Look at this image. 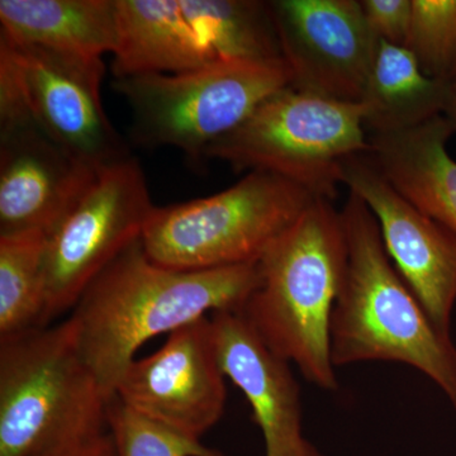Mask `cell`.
Instances as JSON below:
<instances>
[{
  "instance_id": "cell-1",
  "label": "cell",
  "mask_w": 456,
  "mask_h": 456,
  "mask_svg": "<svg viewBox=\"0 0 456 456\" xmlns=\"http://www.w3.org/2000/svg\"><path fill=\"white\" fill-rule=\"evenodd\" d=\"M257 281V263L200 272L164 268L149 259L139 240L90 283L73 308L84 359L113 398L145 342L208 312L241 311Z\"/></svg>"
},
{
  "instance_id": "cell-2",
  "label": "cell",
  "mask_w": 456,
  "mask_h": 456,
  "mask_svg": "<svg viewBox=\"0 0 456 456\" xmlns=\"http://www.w3.org/2000/svg\"><path fill=\"white\" fill-rule=\"evenodd\" d=\"M347 269L330 325L335 367L402 362L439 386L456 411V346L393 265L373 212L350 193L341 209Z\"/></svg>"
},
{
  "instance_id": "cell-3",
  "label": "cell",
  "mask_w": 456,
  "mask_h": 456,
  "mask_svg": "<svg viewBox=\"0 0 456 456\" xmlns=\"http://www.w3.org/2000/svg\"><path fill=\"white\" fill-rule=\"evenodd\" d=\"M347 269L341 211L317 198L257 261L241 312L263 341L318 388H338L330 325Z\"/></svg>"
},
{
  "instance_id": "cell-4",
  "label": "cell",
  "mask_w": 456,
  "mask_h": 456,
  "mask_svg": "<svg viewBox=\"0 0 456 456\" xmlns=\"http://www.w3.org/2000/svg\"><path fill=\"white\" fill-rule=\"evenodd\" d=\"M110 399L73 317L0 340V456H42L107 431Z\"/></svg>"
},
{
  "instance_id": "cell-5",
  "label": "cell",
  "mask_w": 456,
  "mask_h": 456,
  "mask_svg": "<svg viewBox=\"0 0 456 456\" xmlns=\"http://www.w3.org/2000/svg\"><path fill=\"white\" fill-rule=\"evenodd\" d=\"M316 197L264 171L213 196L155 207L143 250L164 268L200 272L256 264Z\"/></svg>"
},
{
  "instance_id": "cell-6",
  "label": "cell",
  "mask_w": 456,
  "mask_h": 456,
  "mask_svg": "<svg viewBox=\"0 0 456 456\" xmlns=\"http://www.w3.org/2000/svg\"><path fill=\"white\" fill-rule=\"evenodd\" d=\"M113 77L184 74L241 60L281 57L269 2L117 0Z\"/></svg>"
},
{
  "instance_id": "cell-7",
  "label": "cell",
  "mask_w": 456,
  "mask_h": 456,
  "mask_svg": "<svg viewBox=\"0 0 456 456\" xmlns=\"http://www.w3.org/2000/svg\"><path fill=\"white\" fill-rule=\"evenodd\" d=\"M362 103L336 101L292 84L273 94L206 159L236 170L274 174L332 200L349 159L369 151Z\"/></svg>"
},
{
  "instance_id": "cell-8",
  "label": "cell",
  "mask_w": 456,
  "mask_h": 456,
  "mask_svg": "<svg viewBox=\"0 0 456 456\" xmlns=\"http://www.w3.org/2000/svg\"><path fill=\"white\" fill-rule=\"evenodd\" d=\"M292 80L283 59L241 60L193 73L116 77L112 86L131 107L134 142L175 147L200 164Z\"/></svg>"
},
{
  "instance_id": "cell-9",
  "label": "cell",
  "mask_w": 456,
  "mask_h": 456,
  "mask_svg": "<svg viewBox=\"0 0 456 456\" xmlns=\"http://www.w3.org/2000/svg\"><path fill=\"white\" fill-rule=\"evenodd\" d=\"M104 64H90L0 35V123L28 119L101 170L130 158L101 98Z\"/></svg>"
},
{
  "instance_id": "cell-10",
  "label": "cell",
  "mask_w": 456,
  "mask_h": 456,
  "mask_svg": "<svg viewBox=\"0 0 456 456\" xmlns=\"http://www.w3.org/2000/svg\"><path fill=\"white\" fill-rule=\"evenodd\" d=\"M155 206L134 159L97 175L49 237L45 253L46 321L74 308L95 278L142 239Z\"/></svg>"
},
{
  "instance_id": "cell-11",
  "label": "cell",
  "mask_w": 456,
  "mask_h": 456,
  "mask_svg": "<svg viewBox=\"0 0 456 456\" xmlns=\"http://www.w3.org/2000/svg\"><path fill=\"white\" fill-rule=\"evenodd\" d=\"M224 382L212 320L203 317L171 332L151 355L134 360L114 397L152 421L200 439L224 415Z\"/></svg>"
},
{
  "instance_id": "cell-12",
  "label": "cell",
  "mask_w": 456,
  "mask_h": 456,
  "mask_svg": "<svg viewBox=\"0 0 456 456\" xmlns=\"http://www.w3.org/2000/svg\"><path fill=\"white\" fill-rule=\"evenodd\" d=\"M292 86L360 103L379 41L359 0L269 2Z\"/></svg>"
},
{
  "instance_id": "cell-13",
  "label": "cell",
  "mask_w": 456,
  "mask_h": 456,
  "mask_svg": "<svg viewBox=\"0 0 456 456\" xmlns=\"http://www.w3.org/2000/svg\"><path fill=\"white\" fill-rule=\"evenodd\" d=\"M342 184L373 212L395 269L432 322L450 334L456 303V232L399 196L367 155L345 163Z\"/></svg>"
},
{
  "instance_id": "cell-14",
  "label": "cell",
  "mask_w": 456,
  "mask_h": 456,
  "mask_svg": "<svg viewBox=\"0 0 456 456\" xmlns=\"http://www.w3.org/2000/svg\"><path fill=\"white\" fill-rule=\"evenodd\" d=\"M97 173L28 119L0 123V236L49 237Z\"/></svg>"
},
{
  "instance_id": "cell-15",
  "label": "cell",
  "mask_w": 456,
  "mask_h": 456,
  "mask_svg": "<svg viewBox=\"0 0 456 456\" xmlns=\"http://www.w3.org/2000/svg\"><path fill=\"white\" fill-rule=\"evenodd\" d=\"M211 320L222 370L253 408L265 456H316L303 435L301 389L290 362L270 349L241 311L215 312Z\"/></svg>"
},
{
  "instance_id": "cell-16",
  "label": "cell",
  "mask_w": 456,
  "mask_h": 456,
  "mask_svg": "<svg viewBox=\"0 0 456 456\" xmlns=\"http://www.w3.org/2000/svg\"><path fill=\"white\" fill-rule=\"evenodd\" d=\"M454 134L445 116L435 117L410 130L370 134L365 155L399 196L456 232V161L448 151Z\"/></svg>"
},
{
  "instance_id": "cell-17",
  "label": "cell",
  "mask_w": 456,
  "mask_h": 456,
  "mask_svg": "<svg viewBox=\"0 0 456 456\" xmlns=\"http://www.w3.org/2000/svg\"><path fill=\"white\" fill-rule=\"evenodd\" d=\"M0 35L90 64L119 41L117 0H0Z\"/></svg>"
},
{
  "instance_id": "cell-18",
  "label": "cell",
  "mask_w": 456,
  "mask_h": 456,
  "mask_svg": "<svg viewBox=\"0 0 456 456\" xmlns=\"http://www.w3.org/2000/svg\"><path fill=\"white\" fill-rule=\"evenodd\" d=\"M452 88L449 80L426 75L407 47L380 41L360 101L365 128L371 134H393L444 116Z\"/></svg>"
},
{
  "instance_id": "cell-19",
  "label": "cell",
  "mask_w": 456,
  "mask_h": 456,
  "mask_svg": "<svg viewBox=\"0 0 456 456\" xmlns=\"http://www.w3.org/2000/svg\"><path fill=\"white\" fill-rule=\"evenodd\" d=\"M41 232L0 236V340L47 326Z\"/></svg>"
},
{
  "instance_id": "cell-20",
  "label": "cell",
  "mask_w": 456,
  "mask_h": 456,
  "mask_svg": "<svg viewBox=\"0 0 456 456\" xmlns=\"http://www.w3.org/2000/svg\"><path fill=\"white\" fill-rule=\"evenodd\" d=\"M107 430L116 456H224L200 439L134 412L117 397L108 404Z\"/></svg>"
},
{
  "instance_id": "cell-21",
  "label": "cell",
  "mask_w": 456,
  "mask_h": 456,
  "mask_svg": "<svg viewBox=\"0 0 456 456\" xmlns=\"http://www.w3.org/2000/svg\"><path fill=\"white\" fill-rule=\"evenodd\" d=\"M406 47L422 70L452 83L456 74V0H412Z\"/></svg>"
},
{
  "instance_id": "cell-22",
  "label": "cell",
  "mask_w": 456,
  "mask_h": 456,
  "mask_svg": "<svg viewBox=\"0 0 456 456\" xmlns=\"http://www.w3.org/2000/svg\"><path fill=\"white\" fill-rule=\"evenodd\" d=\"M362 7L378 41L406 47L412 23V0H362Z\"/></svg>"
},
{
  "instance_id": "cell-23",
  "label": "cell",
  "mask_w": 456,
  "mask_h": 456,
  "mask_svg": "<svg viewBox=\"0 0 456 456\" xmlns=\"http://www.w3.org/2000/svg\"><path fill=\"white\" fill-rule=\"evenodd\" d=\"M42 456H116V449H114L112 435L107 430L90 439Z\"/></svg>"
},
{
  "instance_id": "cell-24",
  "label": "cell",
  "mask_w": 456,
  "mask_h": 456,
  "mask_svg": "<svg viewBox=\"0 0 456 456\" xmlns=\"http://www.w3.org/2000/svg\"><path fill=\"white\" fill-rule=\"evenodd\" d=\"M444 116L446 117V119H448L450 125H452V130H454L456 134V86L452 88V95H450L449 103L448 106H446Z\"/></svg>"
},
{
  "instance_id": "cell-25",
  "label": "cell",
  "mask_w": 456,
  "mask_h": 456,
  "mask_svg": "<svg viewBox=\"0 0 456 456\" xmlns=\"http://www.w3.org/2000/svg\"><path fill=\"white\" fill-rule=\"evenodd\" d=\"M452 86H456V74H455L454 79H452Z\"/></svg>"
},
{
  "instance_id": "cell-26",
  "label": "cell",
  "mask_w": 456,
  "mask_h": 456,
  "mask_svg": "<svg viewBox=\"0 0 456 456\" xmlns=\"http://www.w3.org/2000/svg\"><path fill=\"white\" fill-rule=\"evenodd\" d=\"M316 456H323L322 454H321L320 452H318V454Z\"/></svg>"
}]
</instances>
